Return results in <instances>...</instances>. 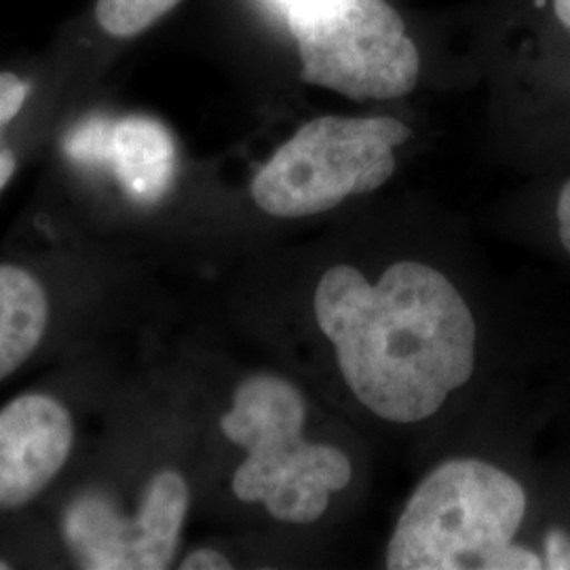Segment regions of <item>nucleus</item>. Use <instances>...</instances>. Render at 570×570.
Returning <instances> with one entry per match:
<instances>
[{
  "mask_svg": "<svg viewBox=\"0 0 570 570\" xmlns=\"http://www.w3.org/2000/svg\"><path fill=\"white\" fill-rule=\"evenodd\" d=\"M313 308L346 387L387 423L428 421L475 372L478 327L468 301L425 263H393L376 284L355 266H332Z\"/></svg>",
  "mask_w": 570,
  "mask_h": 570,
  "instance_id": "f257e3e1",
  "label": "nucleus"
},
{
  "mask_svg": "<svg viewBox=\"0 0 570 570\" xmlns=\"http://www.w3.org/2000/svg\"><path fill=\"white\" fill-rule=\"evenodd\" d=\"M303 393L277 374H254L235 391L220 421L226 438L247 450L233 475V492L244 503H263L284 524H313L330 505V494L348 487L351 459L330 444L303 438Z\"/></svg>",
  "mask_w": 570,
  "mask_h": 570,
  "instance_id": "f03ea898",
  "label": "nucleus"
},
{
  "mask_svg": "<svg viewBox=\"0 0 570 570\" xmlns=\"http://www.w3.org/2000/svg\"><path fill=\"white\" fill-rule=\"evenodd\" d=\"M527 513V492L503 469L450 459L407 499L389 539L391 570H494Z\"/></svg>",
  "mask_w": 570,
  "mask_h": 570,
  "instance_id": "7ed1b4c3",
  "label": "nucleus"
},
{
  "mask_svg": "<svg viewBox=\"0 0 570 570\" xmlns=\"http://www.w3.org/2000/svg\"><path fill=\"white\" fill-rule=\"evenodd\" d=\"M412 129L393 117H320L305 122L252 180L268 216H317L379 190L395 171V148Z\"/></svg>",
  "mask_w": 570,
  "mask_h": 570,
  "instance_id": "20e7f679",
  "label": "nucleus"
},
{
  "mask_svg": "<svg viewBox=\"0 0 570 570\" xmlns=\"http://www.w3.org/2000/svg\"><path fill=\"white\" fill-rule=\"evenodd\" d=\"M301 79L351 100H395L419 81L421 56L385 0H303L289 4Z\"/></svg>",
  "mask_w": 570,
  "mask_h": 570,
  "instance_id": "39448f33",
  "label": "nucleus"
},
{
  "mask_svg": "<svg viewBox=\"0 0 570 570\" xmlns=\"http://www.w3.org/2000/svg\"><path fill=\"white\" fill-rule=\"evenodd\" d=\"M188 484L178 471H161L146 487L134 520L100 494H82L63 515V537L85 569L164 570L174 562Z\"/></svg>",
  "mask_w": 570,
  "mask_h": 570,
  "instance_id": "423d86ee",
  "label": "nucleus"
},
{
  "mask_svg": "<svg viewBox=\"0 0 570 570\" xmlns=\"http://www.w3.org/2000/svg\"><path fill=\"white\" fill-rule=\"evenodd\" d=\"M72 440L70 412L49 395L28 393L0 410V511L39 497L66 465Z\"/></svg>",
  "mask_w": 570,
  "mask_h": 570,
  "instance_id": "0eeeda50",
  "label": "nucleus"
},
{
  "mask_svg": "<svg viewBox=\"0 0 570 570\" xmlns=\"http://www.w3.org/2000/svg\"><path fill=\"white\" fill-rule=\"evenodd\" d=\"M125 193L138 204H157L169 190L176 146L167 127L148 117L115 121L110 159Z\"/></svg>",
  "mask_w": 570,
  "mask_h": 570,
  "instance_id": "6e6552de",
  "label": "nucleus"
},
{
  "mask_svg": "<svg viewBox=\"0 0 570 570\" xmlns=\"http://www.w3.org/2000/svg\"><path fill=\"white\" fill-rule=\"evenodd\" d=\"M49 320L45 289L20 266L0 265V381L41 345Z\"/></svg>",
  "mask_w": 570,
  "mask_h": 570,
  "instance_id": "1a4fd4ad",
  "label": "nucleus"
},
{
  "mask_svg": "<svg viewBox=\"0 0 570 570\" xmlns=\"http://www.w3.org/2000/svg\"><path fill=\"white\" fill-rule=\"evenodd\" d=\"M180 0H98L96 18L112 37H134L161 20Z\"/></svg>",
  "mask_w": 570,
  "mask_h": 570,
  "instance_id": "9d476101",
  "label": "nucleus"
},
{
  "mask_svg": "<svg viewBox=\"0 0 570 570\" xmlns=\"http://www.w3.org/2000/svg\"><path fill=\"white\" fill-rule=\"evenodd\" d=\"M115 121L102 117L79 122L63 140V150L79 164H108Z\"/></svg>",
  "mask_w": 570,
  "mask_h": 570,
  "instance_id": "9b49d317",
  "label": "nucleus"
},
{
  "mask_svg": "<svg viewBox=\"0 0 570 570\" xmlns=\"http://www.w3.org/2000/svg\"><path fill=\"white\" fill-rule=\"evenodd\" d=\"M30 94V85L11 72H0V127L13 121Z\"/></svg>",
  "mask_w": 570,
  "mask_h": 570,
  "instance_id": "f8f14e48",
  "label": "nucleus"
},
{
  "mask_svg": "<svg viewBox=\"0 0 570 570\" xmlns=\"http://www.w3.org/2000/svg\"><path fill=\"white\" fill-rule=\"evenodd\" d=\"M551 570H570V537L562 529H551L546 534V560Z\"/></svg>",
  "mask_w": 570,
  "mask_h": 570,
  "instance_id": "ddd939ff",
  "label": "nucleus"
},
{
  "mask_svg": "<svg viewBox=\"0 0 570 570\" xmlns=\"http://www.w3.org/2000/svg\"><path fill=\"white\" fill-rule=\"evenodd\" d=\"M183 570H228L233 569V564L228 562V558L216 550H197L190 556L184 558Z\"/></svg>",
  "mask_w": 570,
  "mask_h": 570,
  "instance_id": "4468645a",
  "label": "nucleus"
},
{
  "mask_svg": "<svg viewBox=\"0 0 570 570\" xmlns=\"http://www.w3.org/2000/svg\"><path fill=\"white\" fill-rule=\"evenodd\" d=\"M558 230H560V242L564 245V249L570 254V180L564 184V188L560 190V199H558Z\"/></svg>",
  "mask_w": 570,
  "mask_h": 570,
  "instance_id": "2eb2a0df",
  "label": "nucleus"
},
{
  "mask_svg": "<svg viewBox=\"0 0 570 570\" xmlns=\"http://www.w3.org/2000/svg\"><path fill=\"white\" fill-rule=\"evenodd\" d=\"M16 171V157L9 148H0V190L4 188V184L11 180Z\"/></svg>",
  "mask_w": 570,
  "mask_h": 570,
  "instance_id": "dca6fc26",
  "label": "nucleus"
},
{
  "mask_svg": "<svg viewBox=\"0 0 570 570\" xmlns=\"http://www.w3.org/2000/svg\"><path fill=\"white\" fill-rule=\"evenodd\" d=\"M556 18L570 30V0H553Z\"/></svg>",
  "mask_w": 570,
  "mask_h": 570,
  "instance_id": "f3484780",
  "label": "nucleus"
},
{
  "mask_svg": "<svg viewBox=\"0 0 570 570\" xmlns=\"http://www.w3.org/2000/svg\"><path fill=\"white\" fill-rule=\"evenodd\" d=\"M9 569V564H4V562H2V560H0V570H7Z\"/></svg>",
  "mask_w": 570,
  "mask_h": 570,
  "instance_id": "a211bd4d",
  "label": "nucleus"
},
{
  "mask_svg": "<svg viewBox=\"0 0 570 570\" xmlns=\"http://www.w3.org/2000/svg\"><path fill=\"white\" fill-rule=\"evenodd\" d=\"M296 2H303V0H289V4H296Z\"/></svg>",
  "mask_w": 570,
  "mask_h": 570,
  "instance_id": "6ab92c4d",
  "label": "nucleus"
}]
</instances>
